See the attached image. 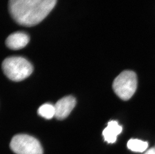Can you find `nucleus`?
<instances>
[{"label":"nucleus","instance_id":"obj_1","mask_svg":"<svg viewBox=\"0 0 155 154\" xmlns=\"http://www.w3.org/2000/svg\"><path fill=\"white\" fill-rule=\"evenodd\" d=\"M56 2L57 0H9V12L19 25L34 26L48 15Z\"/></svg>","mask_w":155,"mask_h":154},{"label":"nucleus","instance_id":"obj_2","mask_svg":"<svg viewBox=\"0 0 155 154\" xmlns=\"http://www.w3.org/2000/svg\"><path fill=\"white\" fill-rule=\"evenodd\" d=\"M2 69L8 78L13 81L24 80L32 74L33 67L26 59L21 57H11L5 59Z\"/></svg>","mask_w":155,"mask_h":154},{"label":"nucleus","instance_id":"obj_3","mask_svg":"<svg viewBox=\"0 0 155 154\" xmlns=\"http://www.w3.org/2000/svg\"><path fill=\"white\" fill-rule=\"evenodd\" d=\"M137 77L134 72L124 71L114 79L113 88L120 98L127 101L132 98L137 88Z\"/></svg>","mask_w":155,"mask_h":154},{"label":"nucleus","instance_id":"obj_4","mask_svg":"<svg viewBox=\"0 0 155 154\" xmlns=\"http://www.w3.org/2000/svg\"><path fill=\"white\" fill-rule=\"evenodd\" d=\"M11 149L16 154H43L42 147L38 140L31 136L20 134L12 138Z\"/></svg>","mask_w":155,"mask_h":154},{"label":"nucleus","instance_id":"obj_5","mask_svg":"<svg viewBox=\"0 0 155 154\" xmlns=\"http://www.w3.org/2000/svg\"><path fill=\"white\" fill-rule=\"evenodd\" d=\"M76 103V99L72 96L62 98L54 105L55 109V117L59 120L67 118L74 108Z\"/></svg>","mask_w":155,"mask_h":154},{"label":"nucleus","instance_id":"obj_6","mask_svg":"<svg viewBox=\"0 0 155 154\" xmlns=\"http://www.w3.org/2000/svg\"><path fill=\"white\" fill-rule=\"evenodd\" d=\"M29 40V36L26 33L17 32L9 35L6 39V45L10 49L18 50L24 48Z\"/></svg>","mask_w":155,"mask_h":154},{"label":"nucleus","instance_id":"obj_7","mask_svg":"<svg viewBox=\"0 0 155 154\" xmlns=\"http://www.w3.org/2000/svg\"><path fill=\"white\" fill-rule=\"evenodd\" d=\"M122 130V127L119 125L117 121H110L103 132L104 141L109 144L116 142L117 136L121 133Z\"/></svg>","mask_w":155,"mask_h":154},{"label":"nucleus","instance_id":"obj_8","mask_svg":"<svg viewBox=\"0 0 155 154\" xmlns=\"http://www.w3.org/2000/svg\"><path fill=\"white\" fill-rule=\"evenodd\" d=\"M127 146L132 151L143 152L148 148V143L140 140L130 139L127 142Z\"/></svg>","mask_w":155,"mask_h":154},{"label":"nucleus","instance_id":"obj_9","mask_svg":"<svg viewBox=\"0 0 155 154\" xmlns=\"http://www.w3.org/2000/svg\"><path fill=\"white\" fill-rule=\"evenodd\" d=\"M38 113L46 119H51L55 115V107L50 104H45L38 109Z\"/></svg>","mask_w":155,"mask_h":154},{"label":"nucleus","instance_id":"obj_10","mask_svg":"<svg viewBox=\"0 0 155 154\" xmlns=\"http://www.w3.org/2000/svg\"><path fill=\"white\" fill-rule=\"evenodd\" d=\"M144 154H155V148H153L150 149Z\"/></svg>","mask_w":155,"mask_h":154}]
</instances>
